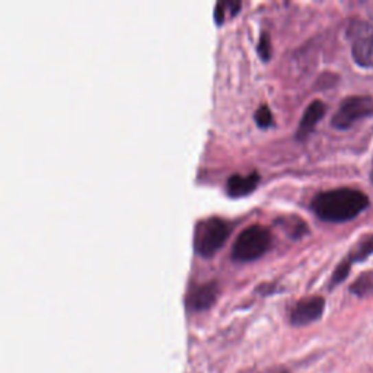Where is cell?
I'll return each mask as SVG.
<instances>
[{"mask_svg": "<svg viewBox=\"0 0 373 373\" xmlns=\"http://www.w3.org/2000/svg\"><path fill=\"white\" fill-rule=\"evenodd\" d=\"M232 225L222 218L200 221L194 231V249L204 258L213 257L229 238Z\"/></svg>", "mask_w": 373, "mask_h": 373, "instance_id": "cell-2", "label": "cell"}, {"mask_svg": "<svg viewBox=\"0 0 373 373\" xmlns=\"http://www.w3.org/2000/svg\"><path fill=\"white\" fill-rule=\"evenodd\" d=\"M260 183V174L258 172H251L248 175H240L234 174L229 177L226 183V192L227 196L232 199H239L251 194L252 191L257 188Z\"/></svg>", "mask_w": 373, "mask_h": 373, "instance_id": "cell-9", "label": "cell"}, {"mask_svg": "<svg viewBox=\"0 0 373 373\" xmlns=\"http://www.w3.org/2000/svg\"><path fill=\"white\" fill-rule=\"evenodd\" d=\"M370 181L373 184V162H372V170H370Z\"/></svg>", "mask_w": 373, "mask_h": 373, "instance_id": "cell-16", "label": "cell"}, {"mask_svg": "<svg viewBox=\"0 0 373 373\" xmlns=\"http://www.w3.org/2000/svg\"><path fill=\"white\" fill-rule=\"evenodd\" d=\"M273 236L266 226L251 225L240 232L232 247V258L239 262H248L260 258L270 249Z\"/></svg>", "mask_w": 373, "mask_h": 373, "instance_id": "cell-3", "label": "cell"}, {"mask_svg": "<svg viewBox=\"0 0 373 373\" xmlns=\"http://www.w3.org/2000/svg\"><path fill=\"white\" fill-rule=\"evenodd\" d=\"M350 292L360 297L366 299L373 296V271H365L359 275V278L352 283Z\"/></svg>", "mask_w": 373, "mask_h": 373, "instance_id": "cell-10", "label": "cell"}, {"mask_svg": "<svg viewBox=\"0 0 373 373\" xmlns=\"http://www.w3.org/2000/svg\"><path fill=\"white\" fill-rule=\"evenodd\" d=\"M373 254V234L366 235L354 245L347 260L350 262H362Z\"/></svg>", "mask_w": 373, "mask_h": 373, "instance_id": "cell-11", "label": "cell"}, {"mask_svg": "<svg viewBox=\"0 0 373 373\" xmlns=\"http://www.w3.org/2000/svg\"><path fill=\"white\" fill-rule=\"evenodd\" d=\"M226 8H227L226 2H225V3H222V2H219V3H216V8H214V21H216V22H218V23H219V25H221V23H222L223 21H225Z\"/></svg>", "mask_w": 373, "mask_h": 373, "instance_id": "cell-15", "label": "cell"}, {"mask_svg": "<svg viewBox=\"0 0 373 373\" xmlns=\"http://www.w3.org/2000/svg\"><path fill=\"white\" fill-rule=\"evenodd\" d=\"M369 207V197L363 191L341 187L322 191L310 203V209L324 222L343 223L356 219Z\"/></svg>", "mask_w": 373, "mask_h": 373, "instance_id": "cell-1", "label": "cell"}, {"mask_svg": "<svg viewBox=\"0 0 373 373\" xmlns=\"http://www.w3.org/2000/svg\"><path fill=\"white\" fill-rule=\"evenodd\" d=\"M373 114V98L369 95H354L346 98L331 118V126L337 130H348L360 120Z\"/></svg>", "mask_w": 373, "mask_h": 373, "instance_id": "cell-5", "label": "cell"}, {"mask_svg": "<svg viewBox=\"0 0 373 373\" xmlns=\"http://www.w3.org/2000/svg\"><path fill=\"white\" fill-rule=\"evenodd\" d=\"M257 52L262 60H270L271 57V40L267 32H262L257 44Z\"/></svg>", "mask_w": 373, "mask_h": 373, "instance_id": "cell-14", "label": "cell"}, {"mask_svg": "<svg viewBox=\"0 0 373 373\" xmlns=\"http://www.w3.org/2000/svg\"><path fill=\"white\" fill-rule=\"evenodd\" d=\"M326 310V299L321 296H309L300 299L289 312V322L293 327H305L318 321Z\"/></svg>", "mask_w": 373, "mask_h": 373, "instance_id": "cell-6", "label": "cell"}, {"mask_svg": "<svg viewBox=\"0 0 373 373\" xmlns=\"http://www.w3.org/2000/svg\"><path fill=\"white\" fill-rule=\"evenodd\" d=\"M347 38L352 44V56L356 65L373 67V16L356 18L347 27Z\"/></svg>", "mask_w": 373, "mask_h": 373, "instance_id": "cell-4", "label": "cell"}, {"mask_svg": "<svg viewBox=\"0 0 373 373\" xmlns=\"http://www.w3.org/2000/svg\"><path fill=\"white\" fill-rule=\"evenodd\" d=\"M275 373H291V372L286 370V369H280V370H278V372H275Z\"/></svg>", "mask_w": 373, "mask_h": 373, "instance_id": "cell-17", "label": "cell"}, {"mask_svg": "<svg viewBox=\"0 0 373 373\" xmlns=\"http://www.w3.org/2000/svg\"><path fill=\"white\" fill-rule=\"evenodd\" d=\"M350 267H352V262L348 260H344L341 264H339V267L335 269L332 278H331V283H330V287H337L340 283H343L346 279L348 273H350Z\"/></svg>", "mask_w": 373, "mask_h": 373, "instance_id": "cell-12", "label": "cell"}, {"mask_svg": "<svg viewBox=\"0 0 373 373\" xmlns=\"http://www.w3.org/2000/svg\"><path fill=\"white\" fill-rule=\"evenodd\" d=\"M219 296V284L207 282L192 287L185 297V308L190 312H203L210 309Z\"/></svg>", "mask_w": 373, "mask_h": 373, "instance_id": "cell-7", "label": "cell"}, {"mask_svg": "<svg viewBox=\"0 0 373 373\" xmlns=\"http://www.w3.org/2000/svg\"><path fill=\"white\" fill-rule=\"evenodd\" d=\"M326 113H327L326 104H324L319 100L312 101L306 106V110H305L302 118H300V122H299L297 135H296L297 139L299 140H305L312 133V131H314L315 126L321 122L322 117L326 115Z\"/></svg>", "mask_w": 373, "mask_h": 373, "instance_id": "cell-8", "label": "cell"}, {"mask_svg": "<svg viewBox=\"0 0 373 373\" xmlns=\"http://www.w3.org/2000/svg\"><path fill=\"white\" fill-rule=\"evenodd\" d=\"M254 118H256V123L262 127V128H266V127H270L273 124V113L270 110V106L266 105V104H262L258 110L256 111L254 114Z\"/></svg>", "mask_w": 373, "mask_h": 373, "instance_id": "cell-13", "label": "cell"}]
</instances>
